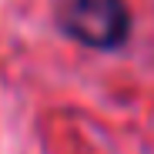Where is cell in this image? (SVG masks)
<instances>
[{
    "instance_id": "1",
    "label": "cell",
    "mask_w": 154,
    "mask_h": 154,
    "mask_svg": "<svg viewBox=\"0 0 154 154\" xmlns=\"http://www.w3.org/2000/svg\"><path fill=\"white\" fill-rule=\"evenodd\" d=\"M57 27L84 47L114 50L131 34V14L124 0H60Z\"/></svg>"
}]
</instances>
